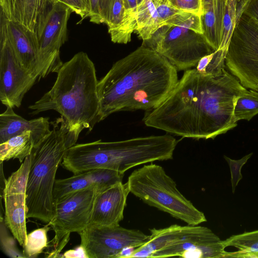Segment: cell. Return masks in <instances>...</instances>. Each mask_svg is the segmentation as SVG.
Segmentation results:
<instances>
[{"instance_id":"obj_21","label":"cell","mask_w":258,"mask_h":258,"mask_svg":"<svg viewBox=\"0 0 258 258\" xmlns=\"http://www.w3.org/2000/svg\"><path fill=\"white\" fill-rule=\"evenodd\" d=\"M159 28L154 0H140L137 12L136 31L143 41L150 39Z\"/></svg>"},{"instance_id":"obj_7","label":"cell","mask_w":258,"mask_h":258,"mask_svg":"<svg viewBox=\"0 0 258 258\" xmlns=\"http://www.w3.org/2000/svg\"><path fill=\"white\" fill-rule=\"evenodd\" d=\"M127 182L130 192L150 206L188 225L207 221L204 213L179 191L175 182L160 165H145L133 171Z\"/></svg>"},{"instance_id":"obj_4","label":"cell","mask_w":258,"mask_h":258,"mask_svg":"<svg viewBox=\"0 0 258 258\" xmlns=\"http://www.w3.org/2000/svg\"><path fill=\"white\" fill-rule=\"evenodd\" d=\"M50 132L35 145L30 154L31 165L26 190L27 218L48 224L55 216L53 189L57 169L67 150L76 144L79 135L70 131L60 116Z\"/></svg>"},{"instance_id":"obj_8","label":"cell","mask_w":258,"mask_h":258,"mask_svg":"<svg viewBox=\"0 0 258 258\" xmlns=\"http://www.w3.org/2000/svg\"><path fill=\"white\" fill-rule=\"evenodd\" d=\"M225 66L244 87L258 91V23L243 12L229 44Z\"/></svg>"},{"instance_id":"obj_9","label":"cell","mask_w":258,"mask_h":258,"mask_svg":"<svg viewBox=\"0 0 258 258\" xmlns=\"http://www.w3.org/2000/svg\"><path fill=\"white\" fill-rule=\"evenodd\" d=\"M102 190L92 186L68 195L55 202V216L48 224L55 235L47 257H61L60 252L68 243L71 233H79L88 226L95 198Z\"/></svg>"},{"instance_id":"obj_14","label":"cell","mask_w":258,"mask_h":258,"mask_svg":"<svg viewBox=\"0 0 258 258\" xmlns=\"http://www.w3.org/2000/svg\"><path fill=\"white\" fill-rule=\"evenodd\" d=\"M6 33L22 65L39 80L38 43L36 32L17 22L9 21L1 13Z\"/></svg>"},{"instance_id":"obj_24","label":"cell","mask_w":258,"mask_h":258,"mask_svg":"<svg viewBox=\"0 0 258 258\" xmlns=\"http://www.w3.org/2000/svg\"><path fill=\"white\" fill-rule=\"evenodd\" d=\"M257 114L258 91L246 89L236 100L234 108L235 121H249Z\"/></svg>"},{"instance_id":"obj_15","label":"cell","mask_w":258,"mask_h":258,"mask_svg":"<svg viewBox=\"0 0 258 258\" xmlns=\"http://www.w3.org/2000/svg\"><path fill=\"white\" fill-rule=\"evenodd\" d=\"M118 173L113 170L99 168L74 174L72 176L55 180L53 196L55 202L66 196L92 186L106 189L117 183Z\"/></svg>"},{"instance_id":"obj_2","label":"cell","mask_w":258,"mask_h":258,"mask_svg":"<svg viewBox=\"0 0 258 258\" xmlns=\"http://www.w3.org/2000/svg\"><path fill=\"white\" fill-rule=\"evenodd\" d=\"M177 71L164 57L141 45L116 61L97 84L99 121L121 111H150L168 97Z\"/></svg>"},{"instance_id":"obj_25","label":"cell","mask_w":258,"mask_h":258,"mask_svg":"<svg viewBox=\"0 0 258 258\" xmlns=\"http://www.w3.org/2000/svg\"><path fill=\"white\" fill-rule=\"evenodd\" d=\"M226 53L216 50L203 57L198 62L196 69L205 75L215 76L221 74L226 70Z\"/></svg>"},{"instance_id":"obj_12","label":"cell","mask_w":258,"mask_h":258,"mask_svg":"<svg viewBox=\"0 0 258 258\" xmlns=\"http://www.w3.org/2000/svg\"><path fill=\"white\" fill-rule=\"evenodd\" d=\"M81 244L89 258H118L127 248H137L147 242L150 235L120 225L113 227L89 226L78 233Z\"/></svg>"},{"instance_id":"obj_10","label":"cell","mask_w":258,"mask_h":258,"mask_svg":"<svg viewBox=\"0 0 258 258\" xmlns=\"http://www.w3.org/2000/svg\"><path fill=\"white\" fill-rule=\"evenodd\" d=\"M71 9L63 3L53 2L38 23L39 80L57 73L62 64L59 51L67 40V24Z\"/></svg>"},{"instance_id":"obj_6","label":"cell","mask_w":258,"mask_h":258,"mask_svg":"<svg viewBox=\"0 0 258 258\" xmlns=\"http://www.w3.org/2000/svg\"><path fill=\"white\" fill-rule=\"evenodd\" d=\"M166 58L178 71L196 67L204 56L216 50L203 34L200 16L182 12L143 41Z\"/></svg>"},{"instance_id":"obj_33","label":"cell","mask_w":258,"mask_h":258,"mask_svg":"<svg viewBox=\"0 0 258 258\" xmlns=\"http://www.w3.org/2000/svg\"><path fill=\"white\" fill-rule=\"evenodd\" d=\"M61 257L64 258H89L85 248L81 244L75 249L66 251L61 255Z\"/></svg>"},{"instance_id":"obj_18","label":"cell","mask_w":258,"mask_h":258,"mask_svg":"<svg viewBox=\"0 0 258 258\" xmlns=\"http://www.w3.org/2000/svg\"><path fill=\"white\" fill-rule=\"evenodd\" d=\"M5 221L13 236L23 247L27 242L25 194L5 195Z\"/></svg>"},{"instance_id":"obj_28","label":"cell","mask_w":258,"mask_h":258,"mask_svg":"<svg viewBox=\"0 0 258 258\" xmlns=\"http://www.w3.org/2000/svg\"><path fill=\"white\" fill-rule=\"evenodd\" d=\"M113 0H90L88 15L91 22L100 24L107 21Z\"/></svg>"},{"instance_id":"obj_29","label":"cell","mask_w":258,"mask_h":258,"mask_svg":"<svg viewBox=\"0 0 258 258\" xmlns=\"http://www.w3.org/2000/svg\"><path fill=\"white\" fill-rule=\"evenodd\" d=\"M252 155V153L248 154L239 160H233L224 156V159L228 163L231 172V182L232 192H235V188L239 181L242 178L241 169L242 166L247 162L248 159Z\"/></svg>"},{"instance_id":"obj_34","label":"cell","mask_w":258,"mask_h":258,"mask_svg":"<svg viewBox=\"0 0 258 258\" xmlns=\"http://www.w3.org/2000/svg\"><path fill=\"white\" fill-rule=\"evenodd\" d=\"M243 13L258 23V0H249Z\"/></svg>"},{"instance_id":"obj_13","label":"cell","mask_w":258,"mask_h":258,"mask_svg":"<svg viewBox=\"0 0 258 258\" xmlns=\"http://www.w3.org/2000/svg\"><path fill=\"white\" fill-rule=\"evenodd\" d=\"M130 192L127 182L118 183L97 195L89 226L113 227L123 219L127 197Z\"/></svg>"},{"instance_id":"obj_19","label":"cell","mask_w":258,"mask_h":258,"mask_svg":"<svg viewBox=\"0 0 258 258\" xmlns=\"http://www.w3.org/2000/svg\"><path fill=\"white\" fill-rule=\"evenodd\" d=\"M201 16L203 34L215 50L220 48L226 0H203Z\"/></svg>"},{"instance_id":"obj_5","label":"cell","mask_w":258,"mask_h":258,"mask_svg":"<svg viewBox=\"0 0 258 258\" xmlns=\"http://www.w3.org/2000/svg\"><path fill=\"white\" fill-rule=\"evenodd\" d=\"M150 232L148 241L135 248L130 258L233 257V252L225 251L223 240L206 227L173 224Z\"/></svg>"},{"instance_id":"obj_16","label":"cell","mask_w":258,"mask_h":258,"mask_svg":"<svg viewBox=\"0 0 258 258\" xmlns=\"http://www.w3.org/2000/svg\"><path fill=\"white\" fill-rule=\"evenodd\" d=\"M0 114V144L27 131L32 132L36 145L51 131L48 117H40L27 120L16 114L13 107H6Z\"/></svg>"},{"instance_id":"obj_23","label":"cell","mask_w":258,"mask_h":258,"mask_svg":"<svg viewBox=\"0 0 258 258\" xmlns=\"http://www.w3.org/2000/svg\"><path fill=\"white\" fill-rule=\"evenodd\" d=\"M31 165L30 154L23 161L19 169L6 179L1 197L5 195L25 194Z\"/></svg>"},{"instance_id":"obj_32","label":"cell","mask_w":258,"mask_h":258,"mask_svg":"<svg viewBox=\"0 0 258 258\" xmlns=\"http://www.w3.org/2000/svg\"><path fill=\"white\" fill-rule=\"evenodd\" d=\"M140 0H124L130 27L134 32L137 28V12Z\"/></svg>"},{"instance_id":"obj_20","label":"cell","mask_w":258,"mask_h":258,"mask_svg":"<svg viewBox=\"0 0 258 258\" xmlns=\"http://www.w3.org/2000/svg\"><path fill=\"white\" fill-rule=\"evenodd\" d=\"M36 145L33 134L25 132L0 144L1 162L18 159L20 162L29 156Z\"/></svg>"},{"instance_id":"obj_27","label":"cell","mask_w":258,"mask_h":258,"mask_svg":"<svg viewBox=\"0 0 258 258\" xmlns=\"http://www.w3.org/2000/svg\"><path fill=\"white\" fill-rule=\"evenodd\" d=\"M8 227L2 215L1 216V247L7 256L12 258H25L23 252L18 249L16 238L9 233Z\"/></svg>"},{"instance_id":"obj_30","label":"cell","mask_w":258,"mask_h":258,"mask_svg":"<svg viewBox=\"0 0 258 258\" xmlns=\"http://www.w3.org/2000/svg\"><path fill=\"white\" fill-rule=\"evenodd\" d=\"M177 9L201 16L203 14V0H167Z\"/></svg>"},{"instance_id":"obj_31","label":"cell","mask_w":258,"mask_h":258,"mask_svg":"<svg viewBox=\"0 0 258 258\" xmlns=\"http://www.w3.org/2000/svg\"><path fill=\"white\" fill-rule=\"evenodd\" d=\"M68 6L73 12L79 15L81 20L88 17L90 10V0H57Z\"/></svg>"},{"instance_id":"obj_22","label":"cell","mask_w":258,"mask_h":258,"mask_svg":"<svg viewBox=\"0 0 258 258\" xmlns=\"http://www.w3.org/2000/svg\"><path fill=\"white\" fill-rule=\"evenodd\" d=\"M223 244L225 247L233 246L238 249L236 257H257L258 230L232 235L223 240Z\"/></svg>"},{"instance_id":"obj_17","label":"cell","mask_w":258,"mask_h":258,"mask_svg":"<svg viewBox=\"0 0 258 258\" xmlns=\"http://www.w3.org/2000/svg\"><path fill=\"white\" fill-rule=\"evenodd\" d=\"M54 0H0L1 13L9 21L36 32L37 24Z\"/></svg>"},{"instance_id":"obj_26","label":"cell","mask_w":258,"mask_h":258,"mask_svg":"<svg viewBox=\"0 0 258 258\" xmlns=\"http://www.w3.org/2000/svg\"><path fill=\"white\" fill-rule=\"evenodd\" d=\"M49 226L47 224L45 226L27 234L26 244L23 250L25 257H35L47 247Z\"/></svg>"},{"instance_id":"obj_1","label":"cell","mask_w":258,"mask_h":258,"mask_svg":"<svg viewBox=\"0 0 258 258\" xmlns=\"http://www.w3.org/2000/svg\"><path fill=\"white\" fill-rule=\"evenodd\" d=\"M247 89L226 69L210 76L184 71L168 97L143 119L149 127L196 139H215L237 125L234 108Z\"/></svg>"},{"instance_id":"obj_11","label":"cell","mask_w":258,"mask_h":258,"mask_svg":"<svg viewBox=\"0 0 258 258\" xmlns=\"http://www.w3.org/2000/svg\"><path fill=\"white\" fill-rule=\"evenodd\" d=\"M38 79L19 60L8 37L5 26L0 24V100L6 107L19 108L26 93Z\"/></svg>"},{"instance_id":"obj_3","label":"cell","mask_w":258,"mask_h":258,"mask_svg":"<svg viewBox=\"0 0 258 258\" xmlns=\"http://www.w3.org/2000/svg\"><path fill=\"white\" fill-rule=\"evenodd\" d=\"M52 88L29 106L31 115L53 110L64 119L70 131L80 135L99 122L100 103L93 62L83 51L63 63Z\"/></svg>"}]
</instances>
